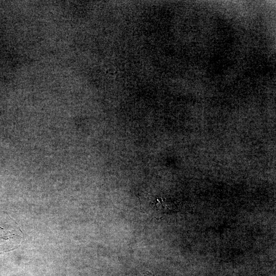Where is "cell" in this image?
I'll return each mask as SVG.
<instances>
[{"mask_svg":"<svg viewBox=\"0 0 276 276\" xmlns=\"http://www.w3.org/2000/svg\"><path fill=\"white\" fill-rule=\"evenodd\" d=\"M22 239L17 224L7 214L0 213V254L17 247Z\"/></svg>","mask_w":276,"mask_h":276,"instance_id":"1","label":"cell"},{"mask_svg":"<svg viewBox=\"0 0 276 276\" xmlns=\"http://www.w3.org/2000/svg\"><path fill=\"white\" fill-rule=\"evenodd\" d=\"M144 276H153L151 273L146 274Z\"/></svg>","mask_w":276,"mask_h":276,"instance_id":"2","label":"cell"}]
</instances>
